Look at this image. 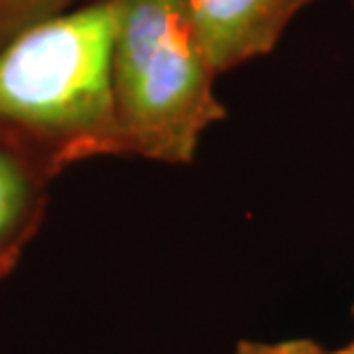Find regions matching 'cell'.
Instances as JSON below:
<instances>
[{"label":"cell","mask_w":354,"mask_h":354,"mask_svg":"<svg viewBox=\"0 0 354 354\" xmlns=\"http://www.w3.org/2000/svg\"><path fill=\"white\" fill-rule=\"evenodd\" d=\"M113 95L120 150L189 166L203 133L228 118L184 0H118Z\"/></svg>","instance_id":"7a4b0ae2"},{"label":"cell","mask_w":354,"mask_h":354,"mask_svg":"<svg viewBox=\"0 0 354 354\" xmlns=\"http://www.w3.org/2000/svg\"><path fill=\"white\" fill-rule=\"evenodd\" d=\"M352 7H354V0H352Z\"/></svg>","instance_id":"ba28073f"},{"label":"cell","mask_w":354,"mask_h":354,"mask_svg":"<svg viewBox=\"0 0 354 354\" xmlns=\"http://www.w3.org/2000/svg\"><path fill=\"white\" fill-rule=\"evenodd\" d=\"M118 0L24 28L0 46V127L55 166L122 154L113 95Z\"/></svg>","instance_id":"6da1fadb"},{"label":"cell","mask_w":354,"mask_h":354,"mask_svg":"<svg viewBox=\"0 0 354 354\" xmlns=\"http://www.w3.org/2000/svg\"><path fill=\"white\" fill-rule=\"evenodd\" d=\"M232 354H354V348L348 343L345 348L327 350L310 338H288V341H251L242 338L237 341Z\"/></svg>","instance_id":"8992f818"},{"label":"cell","mask_w":354,"mask_h":354,"mask_svg":"<svg viewBox=\"0 0 354 354\" xmlns=\"http://www.w3.org/2000/svg\"><path fill=\"white\" fill-rule=\"evenodd\" d=\"M310 0H184L191 30L214 76L272 53Z\"/></svg>","instance_id":"3957f363"},{"label":"cell","mask_w":354,"mask_h":354,"mask_svg":"<svg viewBox=\"0 0 354 354\" xmlns=\"http://www.w3.org/2000/svg\"><path fill=\"white\" fill-rule=\"evenodd\" d=\"M352 320H354V304H352ZM350 345L354 348V338H352V343H350Z\"/></svg>","instance_id":"52a82bcc"},{"label":"cell","mask_w":354,"mask_h":354,"mask_svg":"<svg viewBox=\"0 0 354 354\" xmlns=\"http://www.w3.org/2000/svg\"><path fill=\"white\" fill-rule=\"evenodd\" d=\"M76 0H0V46L24 28L69 12Z\"/></svg>","instance_id":"5b68a950"},{"label":"cell","mask_w":354,"mask_h":354,"mask_svg":"<svg viewBox=\"0 0 354 354\" xmlns=\"http://www.w3.org/2000/svg\"><path fill=\"white\" fill-rule=\"evenodd\" d=\"M58 166L0 127V281L21 263L46 209V182Z\"/></svg>","instance_id":"277c9868"}]
</instances>
